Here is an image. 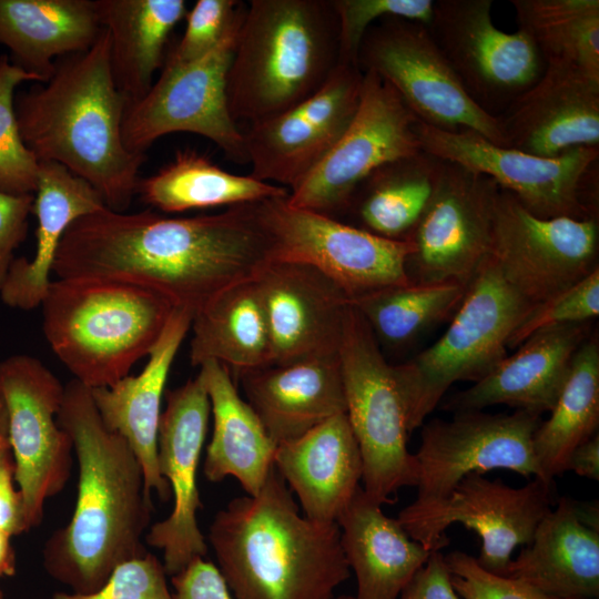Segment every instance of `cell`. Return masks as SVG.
Here are the masks:
<instances>
[{
	"instance_id": "obj_26",
	"label": "cell",
	"mask_w": 599,
	"mask_h": 599,
	"mask_svg": "<svg viewBox=\"0 0 599 599\" xmlns=\"http://www.w3.org/2000/svg\"><path fill=\"white\" fill-rule=\"evenodd\" d=\"M192 317L190 311L175 307L139 375H128L111 387L90 389L103 424L120 434L139 459L146 496L151 498L153 490L162 501H167L172 493L158 466L161 402L167 375L191 328Z\"/></svg>"
},
{
	"instance_id": "obj_24",
	"label": "cell",
	"mask_w": 599,
	"mask_h": 599,
	"mask_svg": "<svg viewBox=\"0 0 599 599\" xmlns=\"http://www.w3.org/2000/svg\"><path fill=\"white\" fill-rule=\"evenodd\" d=\"M589 328L587 322L535 332L486 376L449 396L443 408L460 413L505 404L538 415L550 412Z\"/></svg>"
},
{
	"instance_id": "obj_16",
	"label": "cell",
	"mask_w": 599,
	"mask_h": 599,
	"mask_svg": "<svg viewBox=\"0 0 599 599\" xmlns=\"http://www.w3.org/2000/svg\"><path fill=\"white\" fill-rule=\"evenodd\" d=\"M598 217H538L499 189L488 256L531 304L552 297L598 268Z\"/></svg>"
},
{
	"instance_id": "obj_5",
	"label": "cell",
	"mask_w": 599,
	"mask_h": 599,
	"mask_svg": "<svg viewBox=\"0 0 599 599\" xmlns=\"http://www.w3.org/2000/svg\"><path fill=\"white\" fill-rule=\"evenodd\" d=\"M342 63L334 0H251L226 77L229 110L250 124L316 93Z\"/></svg>"
},
{
	"instance_id": "obj_3",
	"label": "cell",
	"mask_w": 599,
	"mask_h": 599,
	"mask_svg": "<svg viewBox=\"0 0 599 599\" xmlns=\"http://www.w3.org/2000/svg\"><path fill=\"white\" fill-rule=\"evenodd\" d=\"M128 104L113 77L105 28L90 49L58 59L47 82L14 99L22 139L37 159L84 179L116 212L130 206L146 160L123 142Z\"/></svg>"
},
{
	"instance_id": "obj_47",
	"label": "cell",
	"mask_w": 599,
	"mask_h": 599,
	"mask_svg": "<svg viewBox=\"0 0 599 599\" xmlns=\"http://www.w3.org/2000/svg\"><path fill=\"white\" fill-rule=\"evenodd\" d=\"M171 581L173 599H233L219 568L203 558L191 561Z\"/></svg>"
},
{
	"instance_id": "obj_8",
	"label": "cell",
	"mask_w": 599,
	"mask_h": 599,
	"mask_svg": "<svg viewBox=\"0 0 599 599\" xmlns=\"http://www.w3.org/2000/svg\"><path fill=\"white\" fill-rule=\"evenodd\" d=\"M346 416L362 458V488L379 505L404 487H416L417 460L407 448L404 400L393 365L352 305L338 351Z\"/></svg>"
},
{
	"instance_id": "obj_42",
	"label": "cell",
	"mask_w": 599,
	"mask_h": 599,
	"mask_svg": "<svg viewBox=\"0 0 599 599\" xmlns=\"http://www.w3.org/2000/svg\"><path fill=\"white\" fill-rule=\"evenodd\" d=\"M599 315V267L581 281L531 307L508 341L518 347L535 332L556 325L587 323Z\"/></svg>"
},
{
	"instance_id": "obj_15",
	"label": "cell",
	"mask_w": 599,
	"mask_h": 599,
	"mask_svg": "<svg viewBox=\"0 0 599 599\" xmlns=\"http://www.w3.org/2000/svg\"><path fill=\"white\" fill-rule=\"evenodd\" d=\"M241 23L203 58L182 67H162L149 92L128 104L122 138L130 151L145 154L163 135L189 132L211 140L227 159L247 163L244 132L232 118L226 97Z\"/></svg>"
},
{
	"instance_id": "obj_1",
	"label": "cell",
	"mask_w": 599,
	"mask_h": 599,
	"mask_svg": "<svg viewBox=\"0 0 599 599\" xmlns=\"http://www.w3.org/2000/svg\"><path fill=\"white\" fill-rule=\"evenodd\" d=\"M271 261L257 202L189 217L104 207L70 225L52 272L58 278L148 287L194 315L219 293L255 278Z\"/></svg>"
},
{
	"instance_id": "obj_51",
	"label": "cell",
	"mask_w": 599,
	"mask_h": 599,
	"mask_svg": "<svg viewBox=\"0 0 599 599\" xmlns=\"http://www.w3.org/2000/svg\"><path fill=\"white\" fill-rule=\"evenodd\" d=\"M8 532L0 529V578L16 573V557Z\"/></svg>"
},
{
	"instance_id": "obj_54",
	"label": "cell",
	"mask_w": 599,
	"mask_h": 599,
	"mask_svg": "<svg viewBox=\"0 0 599 599\" xmlns=\"http://www.w3.org/2000/svg\"><path fill=\"white\" fill-rule=\"evenodd\" d=\"M0 599H4L1 589H0Z\"/></svg>"
},
{
	"instance_id": "obj_28",
	"label": "cell",
	"mask_w": 599,
	"mask_h": 599,
	"mask_svg": "<svg viewBox=\"0 0 599 599\" xmlns=\"http://www.w3.org/2000/svg\"><path fill=\"white\" fill-rule=\"evenodd\" d=\"M238 378L246 402L276 445L346 413L338 355L270 365Z\"/></svg>"
},
{
	"instance_id": "obj_12",
	"label": "cell",
	"mask_w": 599,
	"mask_h": 599,
	"mask_svg": "<svg viewBox=\"0 0 599 599\" xmlns=\"http://www.w3.org/2000/svg\"><path fill=\"white\" fill-rule=\"evenodd\" d=\"M357 65L389 83L420 123L473 130L505 146L496 118L467 94L424 23L393 17L376 21L362 39Z\"/></svg>"
},
{
	"instance_id": "obj_52",
	"label": "cell",
	"mask_w": 599,
	"mask_h": 599,
	"mask_svg": "<svg viewBox=\"0 0 599 599\" xmlns=\"http://www.w3.org/2000/svg\"><path fill=\"white\" fill-rule=\"evenodd\" d=\"M8 438V414L3 402L0 399V443Z\"/></svg>"
},
{
	"instance_id": "obj_6",
	"label": "cell",
	"mask_w": 599,
	"mask_h": 599,
	"mask_svg": "<svg viewBox=\"0 0 599 599\" xmlns=\"http://www.w3.org/2000/svg\"><path fill=\"white\" fill-rule=\"evenodd\" d=\"M43 333L60 362L85 387H111L149 356L175 306L140 285L98 278L51 281Z\"/></svg>"
},
{
	"instance_id": "obj_33",
	"label": "cell",
	"mask_w": 599,
	"mask_h": 599,
	"mask_svg": "<svg viewBox=\"0 0 599 599\" xmlns=\"http://www.w3.org/2000/svg\"><path fill=\"white\" fill-rule=\"evenodd\" d=\"M190 329L194 366L215 361L238 376L272 365L271 335L256 277L214 296L193 315Z\"/></svg>"
},
{
	"instance_id": "obj_17",
	"label": "cell",
	"mask_w": 599,
	"mask_h": 599,
	"mask_svg": "<svg viewBox=\"0 0 599 599\" xmlns=\"http://www.w3.org/2000/svg\"><path fill=\"white\" fill-rule=\"evenodd\" d=\"M491 0H436L425 24L471 100L496 118L542 74L529 38L498 29Z\"/></svg>"
},
{
	"instance_id": "obj_36",
	"label": "cell",
	"mask_w": 599,
	"mask_h": 599,
	"mask_svg": "<svg viewBox=\"0 0 599 599\" xmlns=\"http://www.w3.org/2000/svg\"><path fill=\"white\" fill-rule=\"evenodd\" d=\"M136 194L143 203L163 213L235 206L288 196L286 187L252 175L227 172L205 154L180 150L156 173L140 179Z\"/></svg>"
},
{
	"instance_id": "obj_14",
	"label": "cell",
	"mask_w": 599,
	"mask_h": 599,
	"mask_svg": "<svg viewBox=\"0 0 599 599\" xmlns=\"http://www.w3.org/2000/svg\"><path fill=\"white\" fill-rule=\"evenodd\" d=\"M63 395L64 386L40 359L18 354L0 361V399L28 530L41 524L45 500L70 478L73 445L57 422Z\"/></svg>"
},
{
	"instance_id": "obj_41",
	"label": "cell",
	"mask_w": 599,
	"mask_h": 599,
	"mask_svg": "<svg viewBox=\"0 0 599 599\" xmlns=\"http://www.w3.org/2000/svg\"><path fill=\"white\" fill-rule=\"evenodd\" d=\"M245 8L246 3L236 0H197L186 13L182 39L163 67H182L210 53L241 23Z\"/></svg>"
},
{
	"instance_id": "obj_19",
	"label": "cell",
	"mask_w": 599,
	"mask_h": 599,
	"mask_svg": "<svg viewBox=\"0 0 599 599\" xmlns=\"http://www.w3.org/2000/svg\"><path fill=\"white\" fill-rule=\"evenodd\" d=\"M540 422V415L521 409L512 414L460 412L450 420L432 419L423 426L420 446L414 454L418 478L413 502L445 498L471 473L508 469L544 479L532 449Z\"/></svg>"
},
{
	"instance_id": "obj_13",
	"label": "cell",
	"mask_w": 599,
	"mask_h": 599,
	"mask_svg": "<svg viewBox=\"0 0 599 599\" xmlns=\"http://www.w3.org/2000/svg\"><path fill=\"white\" fill-rule=\"evenodd\" d=\"M363 74L353 120L325 158L290 191V205L339 220L373 171L423 151L419 121L399 94L377 74Z\"/></svg>"
},
{
	"instance_id": "obj_49",
	"label": "cell",
	"mask_w": 599,
	"mask_h": 599,
	"mask_svg": "<svg viewBox=\"0 0 599 599\" xmlns=\"http://www.w3.org/2000/svg\"><path fill=\"white\" fill-rule=\"evenodd\" d=\"M14 460L9 440L0 443V529L11 536L28 531L22 498L14 488Z\"/></svg>"
},
{
	"instance_id": "obj_34",
	"label": "cell",
	"mask_w": 599,
	"mask_h": 599,
	"mask_svg": "<svg viewBox=\"0 0 599 599\" xmlns=\"http://www.w3.org/2000/svg\"><path fill=\"white\" fill-rule=\"evenodd\" d=\"M110 37L115 83L130 103L142 99L164 64L173 29L187 13L184 0H94Z\"/></svg>"
},
{
	"instance_id": "obj_11",
	"label": "cell",
	"mask_w": 599,
	"mask_h": 599,
	"mask_svg": "<svg viewBox=\"0 0 599 599\" xmlns=\"http://www.w3.org/2000/svg\"><path fill=\"white\" fill-rule=\"evenodd\" d=\"M556 501L554 480L534 477L521 487H511L471 473L445 498L412 502L396 519L410 538L429 551L449 544L446 529L450 525H464L481 540L478 564L506 576L514 549L531 541L538 524Z\"/></svg>"
},
{
	"instance_id": "obj_30",
	"label": "cell",
	"mask_w": 599,
	"mask_h": 599,
	"mask_svg": "<svg viewBox=\"0 0 599 599\" xmlns=\"http://www.w3.org/2000/svg\"><path fill=\"white\" fill-rule=\"evenodd\" d=\"M101 30L94 0H0V44L37 83L52 77L58 59L90 49Z\"/></svg>"
},
{
	"instance_id": "obj_31",
	"label": "cell",
	"mask_w": 599,
	"mask_h": 599,
	"mask_svg": "<svg viewBox=\"0 0 599 599\" xmlns=\"http://www.w3.org/2000/svg\"><path fill=\"white\" fill-rule=\"evenodd\" d=\"M341 541L357 580L355 599H398L432 551L385 515L362 486L339 516Z\"/></svg>"
},
{
	"instance_id": "obj_32",
	"label": "cell",
	"mask_w": 599,
	"mask_h": 599,
	"mask_svg": "<svg viewBox=\"0 0 599 599\" xmlns=\"http://www.w3.org/2000/svg\"><path fill=\"white\" fill-rule=\"evenodd\" d=\"M207 393L213 432L203 471L212 483L234 477L248 496L260 493L273 466L276 444L252 406L241 397L223 364L207 361L199 372Z\"/></svg>"
},
{
	"instance_id": "obj_45",
	"label": "cell",
	"mask_w": 599,
	"mask_h": 599,
	"mask_svg": "<svg viewBox=\"0 0 599 599\" xmlns=\"http://www.w3.org/2000/svg\"><path fill=\"white\" fill-rule=\"evenodd\" d=\"M166 576L163 564L148 552L119 565L92 593L55 592L52 599H173Z\"/></svg>"
},
{
	"instance_id": "obj_4",
	"label": "cell",
	"mask_w": 599,
	"mask_h": 599,
	"mask_svg": "<svg viewBox=\"0 0 599 599\" xmlns=\"http://www.w3.org/2000/svg\"><path fill=\"white\" fill-rule=\"evenodd\" d=\"M207 542L233 599H334L349 577L337 522L300 514L275 469L214 516Z\"/></svg>"
},
{
	"instance_id": "obj_44",
	"label": "cell",
	"mask_w": 599,
	"mask_h": 599,
	"mask_svg": "<svg viewBox=\"0 0 599 599\" xmlns=\"http://www.w3.org/2000/svg\"><path fill=\"white\" fill-rule=\"evenodd\" d=\"M444 558L451 586L463 599H555L520 579L486 570L475 557L460 550Z\"/></svg>"
},
{
	"instance_id": "obj_40",
	"label": "cell",
	"mask_w": 599,
	"mask_h": 599,
	"mask_svg": "<svg viewBox=\"0 0 599 599\" xmlns=\"http://www.w3.org/2000/svg\"><path fill=\"white\" fill-rule=\"evenodd\" d=\"M35 78L0 55V191L14 195L34 194L39 160L26 145L14 108L16 89Z\"/></svg>"
},
{
	"instance_id": "obj_38",
	"label": "cell",
	"mask_w": 599,
	"mask_h": 599,
	"mask_svg": "<svg viewBox=\"0 0 599 599\" xmlns=\"http://www.w3.org/2000/svg\"><path fill=\"white\" fill-rule=\"evenodd\" d=\"M518 23L545 65L599 79V0H511Z\"/></svg>"
},
{
	"instance_id": "obj_20",
	"label": "cell",
	"mask_w": 599,
	"mask_h": 599,
	"mask_svg": "<svg viewBox=\"0 0 599 599\" xmlns=\"http://www.w3.org/2000/svg\"><path fill=\"white\" fill-rule=\"evenodd\" d=\"M363 75L357 65L342 62L316 93L280 114L250 124L244 132L250 175L288 192L298 185L353 120Z\"/></svg>"
},
{
	"instance_id": "obj_25",
	"label": "cell",
	"mask_w": 599,
	"mask_h": 599,
	"mask_svg": "<svg viewBox=\"0 0 599 599\" xmlns=\"http://www.w3.org/2000/svg\"><path fill=\"white\" fill-rule=\"evenodd\" d=\"M598 517L597 505L560 497L511 559L506 576L555 599H598Z\"/></svg>"
},
{
	"instance_id": "obj_29",
	"label": "cell",
	"mask_w": 599,
	"mask_h": 599,
	"mask_svg": "<svg viewBox=\"0 0 599 599\" xmlns=\"http://www.w3.org/2000/svg\"><path fill=\"white\" fill-rule=\"evenodd\" d=\"M33 195L34 255L31 260L14 258L0 290L6 305L23 311L38 307L47 295L55 254L70 225L108 207L89 182L52 161H39Z\"/></svg>"
},
{
	"instance_id": "obj_48",
	"label": "cell",
	"mask_w": 599,
	"mask_h": 599,
	"mask_svg": "<svg viewBox=\"0 0 599 599\" xmlns=\"http://www.w3.org/2000/svg\"><path fill=\"white\" fill-rule=\"evenodd\" d=\"M400 599H459L440 550L432 551L400 593Z\"/></svg>"
},
{
	"instance_id": "obj_46",
	"label": "cell",
	"mask_w": 599,
	"mask_h": 599,
	"mask_svg": "<svg viewBox=\"0 0 599 599\" xmlns=\"http://www.w3.org/2000/svg\"><path fill=\"white\" fill-rule=\"evenodd\" d=\"M33 194L14 195L0 191V290L8 276L14 251L28 234Z\"/></svg>"
},
{
	"instance_id": "obj_53",
	"label": "cell",
	"mask_w": 599,
	"mask_h": 599,
	"mask_svg": "<svg viewBox=\"0 0 599 599\" xmlns=\"http://www.w3.org/2000/svg\"><path fill=\"white\" fill-rule=\"evenodd\" d=\"M335 599H355V597L349 596V595H342V596H338V597L335 598Z\"/></svg>"
},
{
	"instance_id": "obj_37",
	"label": "cell",
	"mask_w": 599,
	"mask_h": 599,
	"mask_svg": "<svg viewBox=\"0 0 599 599\" xmlns=\"http://www.w3.org/2000/svg\"><path fill=\"white\" fill-rule=\"evenodd\" d=\"M599 425V342L590 335L575 353L567 379L547 420L532 436V449L545 480L567 471L571 451Z\"/></svg>"
},
{
	"instance_id": "obj_27",
	"label": "cell",
	"mask_w": 599,
	"mask_h": 599,
	"mask_svg": "<svg viewBox=\"0 0 599 599\" xmlns=\"http://www.w3.org/2000/svg\"><path fill=\"white\" fill-rule=\"evenodd\" d=\"M273 465L304 516L337 522L362 481V458L346 413L276 446Z\"/></svg>"
},
{
	"instance_id": "obj_50",
	"label": "cell",
	"mask_w": 599,
	"mask_h": 599,
	"mask_svg": "<svg viewBox=\"0 0 599 599\" xmlns=\"http://www.w3.org/2000/svg\"><path fill=\"white\" fill-rule=\"evenodd\" d=\"M567 470L575 474L599 480V435L598 433L577 446L570 454Z\"/></svg>"
},
{
	"instance_id": "obj_21",
	"label": "cell",
	"mask_w": 599,
	"mask_h": 599,
	"mask_svg": "<svg viewBox=\"0 0 599 599\" xmlns=\"http://www.w3.org/2000/svg\"><path fill=\"white\" fill-rule=\"evenodd\" d=\"M158 433V466L174 498L171 514L145 535L149 546L163 552V567L172 577L196 558H204L207 541L197 525L202 501L196 473L211 414L200 374L165 393Z\"/></svg>"
},
{
	"instance_id": "obj_22",
	"label": "cell",
	"mask_w": 599,
	"mask_h": 599,
	"mask_svg": "<svg viewBox=\"0 0 599 599\" xmlns=\"http://www.w3.org/2000/svg\"><path fill=\"white\" fill-rule=\"evenodd\" d=\"M272 342V365L338 355L348 296L315 268L270 262L256 276Z\"/></svg>"
},
{
	"instance_id": "obj_35",
	"label": "cell",
	"mask_w": 599,
	"mask_h": 599,
	"mask_svg": "<svg viewBox=\"0 0 599 599\" xmlns=\"http://www.w3.org/2000/svg\"><path fill=\"white\" fill-rule=\"evenodd\" d=\"M444 161L420 151L383 164L354 192L345 223L374 235L407 241L419 221L440 174Z\"/></svg>"
},
{
	"instance_id": "obj_23",
	"label": "cell",
	"mask_w": 599,
	"mask_h": 599,
	"mask_svg": "<svg viewBox=\"0 0 599 599\" xmlns=\"http://www.w3.org/2000/svg\"><path fill=\"white\" fill-rule=\"evenodd\" d=\"M507 148L554 158L599 146V79L545 65L541 77L496 116Z\"/></svg>"
},
{
	"instance_id": "obj_18",
	"label": "cell",
	"mask_w": 599,
	"mask_h": 599,
	"mask_svg": "<svg viewBox=\"0 0 599 599\" xmlns=\"http://www.w3.org/2000/svg\"><path fill=\"white\" fill-rule=\"evenodd\" d=\"M499 189L489 176L444 161L433 194L407 240L413 246L406 264L410 283L468 286L489 255Z\"/></svg>"
},
{
	"instance_id": "obj_9",
	"label": "cell",
	"mask_w": 599,
	"mask_h": 599,
	"mask_svg": "<svg viewBox=\"0 0 599 599\" xmlns=\"http://www.w3.org/2000/svg\"><path fill=\"white\" fill-rule=\"evenodd\" d=\"M417 133L424 152L489 176L538 217H598L599 146L544 158L497 145L473 130L419 122Z\"/></svg>"
},
{
	"instance_id": "obj_43",
	"label": "cell",
	"mask_w": 599,
	"mask_h": 599,
	"mask_svg": "<svg viewBox=\"0 0 599 599\" xmlns=\"http://www.w3.org/2000/svg\"><path fill=\"white\" fill-rule=\"evenodd\" d=\"M334 4L339 19L342 62L355 65L362 39L376 21L393 17L427 24L434 10V0H334Z\"/></svg>"
},
{
	"instance_id": "obj_2",
	"label": "cell",
	"mask_w": 599,
	"mask_h": 599,
	"mask_svg": "<svg viewBox=\"0 0 599 599\" xmlns=\"http://www.w3.org/2000/svg\"><path fill=\"white\" fill-rule=\"evenodd\" d=\"M57 422L78 458V496L69 524L44 545L43 566L74 593L88 595L119 565L148 554L142 537L153 506L139 459L128 441L103 424L90 388L74 378L69 382Z\"/></svg>"
},
{
	"instance_id": "obj_10",
	"label": "cell",
	"mask_w": 599,
	"mask_h": 599,
	"mask_svg": "<svg viewBox=\"0 0 599 599\" xmlns=\"http://www.w3.org/2000/svg\"><path fill=\"white\" fill-rule=\"evenodd\" d=\"M272 261L308 265L334 282L352 301L406 285L409 241L374 235L341 220L294 207L287 196L257 202Z\"/></svg>"
},
{
	"instance_id": "obj_39",
	"label": "cell",
	"mask_w": 599,
	"mask_h": 599,
	"mask_svg": "<svg viewBox=\"0 0 599 599\" xmlns=\"http://www.w3.org/2000/svg\"><path fill=\"white\" fill-rule=\"evenodd\" d=\"M467 286L457 282L396 285L352 301L378 345L408 346L434 325L454 315Z\"/></svg>"
},
{
	"instance_id": "obj_7",
	"label": "cell",
	"mask_w": 599,
	"mask_h": 599,
	"mask_svg": "<svg viewBox=\"0 0 599 599\" xmlns=\"http://www.w3.org/2000/svg\"><path fill=\"white\" fill-rule=\"evenodd\" d=\"M532 306L487 256L444 335L393 365L409 433L424 424L453 384L479 380L507 356L511 334Z\"/></svg>"
}]
</instances>
